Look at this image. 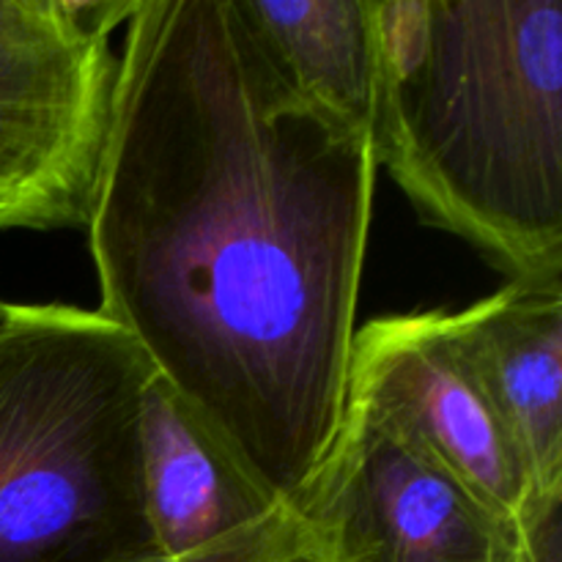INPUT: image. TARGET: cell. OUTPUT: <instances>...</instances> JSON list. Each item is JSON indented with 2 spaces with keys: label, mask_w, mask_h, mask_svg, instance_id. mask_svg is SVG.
Instances as JSON below:
<instances>
[{
  "label": "cell",
  "mask_w": 562,
  "mask_h": 562,
  "mask_svg": "<svg viewBox=\"0 0 562 562\" xmlns=\"http://www.w3.org/2000/svg\"><path fill=\"white\" fill-rule=\"evenodd\" d=\"M376 157L234 0H137L88 217L102 316L272 503L346 404Z\"/></svg>",
  "instance_id": "6da1fadb"
},
{
  "label": "cell",
  "mask_w": 562,
  "mask_h": 562,
  "mask_svg": "<svg viewBox=\"0 0 562 562\" xmlns=\"http://www.w3.org/2000/svg\"><path fill=\"white\" fill-rule=\"evenodd\" d=\"M376 168L508 283H562V0H376Z\"/></svg>",
  "instance_id": "7a4b0ae2"
},
{
  "label": "cell",
  "mask_w": 562,
  "mask_h": 562,
  "mask_svg": "<svg viewBox=\"0 0 562 562\" xmlns=\"http://www.w3.org/2000/svg\"><path fill=\"white\" fill-rule=\"evenodd\" d=\"M151 376L97 307L0 300V562L159 558L137 475Z\"/></svg>",
  "instance_id": "3957f363"
},
{
  "label": "cell",
  "mask_w": 562,
  "mask_h": 562,
  "mask_svg": "<svg viewBox=\"0 0 562 562\" xmlns=\"http://www.w3.org/2000/svg\"><path fill=\"white\" fill-rule=\"evenodd\" d=\"M137 0H0V234L86 228Z\"/></svg>",
  "instance_id": "277c9868"
},
{
  "label": "cell",
  "mask_w": 562,
  "mask_h": 562,
  "mask_svg": "<svg viewBox=\"0 0 562 562\" xmlns=\"http://www.w3.org/2000/svg\"><path fill=\"white\" fill-rule=\"evenodd\" d=\"M346 401L404 428L508 532L519 562H562V510L538 505L503 417L450 338L448 313L379 316L357 329Z\"/></svg>",
  "instance_id": "5b68a950"
},
{
  "label": "cell",
  "mask_w": 562,
  "mask_h": 562,
  "mask_svg": "<svg viewBox=\"0 0 562 562\" xmlns=\"http://www.w3.org/2000/svg\"><path fill=\"white\" fill-rule=\"evenodd\" d=\"M289 508L316 562H519L488 510L360 401L344 404L327 456Z\"/></svg>",
  "instance_id": "8992f818"
},
{
  "label": "cell",
  "mask_w": 562,
  "mask_h": 562,
  "mask_svg": "<svg viewBox=\"0 0 562 562\" xmlns=\"http://www.w3.org/2000/svg\"><path fill=\"white\" fill-rule=\"evenodd\" d=\"M521 456L541 510H562V283H508L448 313Z\"/></svg>",
  "instance_id": "52a82bcc"
},
{
  "label": "cell",
  "mask_w": 562,
  "mask_h": 562,
  "mask_svg": "<svg viewBox=\"0 0 562 562\" xmlns=\"http://www.w3.org/2000/svg\"><path fill=\"white\" fill-rule=\"evenodd\" d=\"M137 475L159 558L206 552L283 508L157 376L143 393L137 417Z\"/></svg>",
  "instance_id": "ba28073f"
},
{
  "label": "cell",
  "mask_w": 562,
  "mask_h": 562,
  "mask_svg": "<svg viewBox=\"0 0 562 562\" xmlns=\"http://www.w3.org/2000/svg\"><path fill=\"white\" fill-rule=\"evenodd\" d=\"M291 88L371 137L382 88L376 0H234Z\"/></svg>",
  "instance_id": "9c48e42d"
},
{
  "label": "cell",
  "mask_w": 562,
  "mask_h": 562,
  "mask_svg": "<svg viewBox=\"0 0 562 562\" xmlns=\"http://www.w3.org/2000/svg\"><path fill=\"white\" fill-rule=\"evenodd\" d=\"M140 562H316L289 505L274 510L267 521L239 532L231 541L217 543L190 558H151Z\"/></svg>",
  "instance_id": "30bf717a"
}]
</instances>
